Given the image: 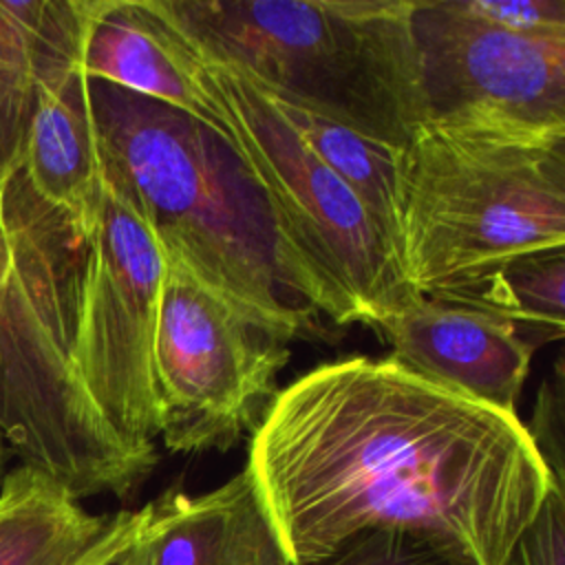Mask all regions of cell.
<instances>
[{
    "mask_svg": "<svg viewBox=\"0 0 565 565\" xmlns=\"http://www.w3.org/2000/svg\"><path fill=\"white\" fill-rule=\"evenodd\" d=\"M309 565H477L457 543L419 532L369 530Z\"/></svg>",
    "mask_w": 565,
    "mask_h": 565,
    "instance_id": "cell-17",
    "label": "cell"
},
{
    "mask_svg": "<svg viewBox=\"0 0 565 565\" xmlns=\"http://www.w3.org/2000/svg\"><path fill=\"white\" fill-rule=\"evenodd\" d=\"M146 565H291L247 468L201 494L179 488L143 505Z\"/></svg>",
    "mask_w": 565,
    "mask_h": 565,
    "instance_id": "cell-10",
    "label": "cell"
},
{
    "mask_svg": "<svg viewBox=\"0 0 565 565\" xmlns=\"http://www.w3.org/2000/svg\"><path fill=\"white\" fill-rule=\"evenodd\" d=\"M413 40L428 119L565 130V33H516L461 0L415 2Z\"/></svg>",
    "mask_w": 565,
    "mask_h": 565,
    "instance_id": "cell-8",
    "label": "cell"
},
{
    "mask_svg": "<svg viewBox=\"0 0 565 565\" xmlns=\"http://www.w3.org/2000/svg\"><path fill=\"white\" fill-rule=\"evenodd\" d=\"M271 97L404 148L428 121L413 0H152Z\"/></svg>",
    "mask_w": 565,
    "mask_h": 565,
    "instance_id": "cell-5",
    "label": "cell"
},
{
    "mask_svg": "<svg viewBox=\"0 0 565 565\" xmlns=\"http://www.w3.org/2000/svg\"><path fill=\"white\" fill-rule=\"evenodd\" d=\"M143 9L258 190L287 291L335 324L380 327L411 294L395 245L366 205L302 143L274 99L241 68L196 49L154 7Z\"/></svg>",
    "mask_w": 565,
    "mask_h": 565,
    "instance_id": "cell-4",
    "label": "cell"
},
{
    "mask_svg": "<svg viewBox=\"0 0 565 565\" xmlns=\"http://www.w3.org/2000/svg\"><path fill=\"white\" fill-rule=\"evenodd\" d=\"M84 0H0V190L20 168L42 88L79 64Z\"/></svg>",
    "mask_w": 565,
    "mask_h": 565,
    "instance_id": "cell-11",
    "label": "cell"
},
{
    "mask_svg": "<svg viewBox=\"0 0 565 565\" xmlns=\"http://www.w3.org/2000/svg\"><path fill=\"white\" fill-rule=\"evenodd\" d=\"M79 68L88 79L172 106L214 130L207 106L170 57L143 0H84Z\"/></svg>",
    "mask_w": 565,
    "mask_h": 565,
    "instance_id": "cell-13",
    "label": "cell"
},
{
    "mask_svg": "<svg viewBox=\"0 0 565 565\" xmlns=\"http://www.w3.org/2000/svg\"><path fill=\"white\" fill-rule=\"evenodd\" d=\"M88 102L104 183L249 320L298 338L305 311L285 296L267 207L230 146L188 113L99 79Z\"/></svg>",
    "mask_w": 565,
    "mask_h": 565,
    "instance_id": "cell-3",
    "label": "cell"
},
{
    "mask_svg": "<svg viewBox=\"0 0 565 565\" xmlns=\"http://www.w3.org/2000/svg\"><path fill=\"white\" fill-rule=\"evenodd\" d=\"M245 468L291 565L369 530L433 534L505 565L561 483L519 415L391 358L324 362L278 388Z\"/></svg>",
    "mask_w": 565,
    "mask_h": 565,
    "instance_id": "cell-1",
    "label": "cell"
},
{
    "mask_svg": "<svg viewBox=\"0 0 565 565\" xmlns=\"http://www.w3.org/2000/svg\"><path fill=\"white\" fill-rule=\"evenodd\" d=\"M110 514H90L46 475L18 466L0 486V565H75Z\"/></svg>",
    "mask_w": 565,
    "mask_h": 565,
    "instance_id": "cell-14",
    "label": "cell"
},
{
    "mask_svg": "<svg viewBox=\"0 0 565 565\" xmlns=\"http://www.w3.org/2000/svg\"><path fill=\"white\" fill-rule=\"evenodd\" d=\"M20 170L31 190L62 210L79 232L95 225L102 201V168L88 77L79 64L42 88Z\"/></svg>",
    "mask_w": 565,
    "mask_h": 565,
    "instance_id": "cell-12",
    "label": "cell"
},
{
    "mask_svg": "<svg viewBox=\"0 0 565 565\" xmlns=\"http://www.w3.org/2000/svg\"><path fill=\"white\" fill-rule=\"evenodd\" d=\"M0 466H2V439H0Z\"/></svg>",
    "mask_w": 565,
    "mask_h": 565,
    "instance_id": "cell-23",
    "label": "cell"
},
{
    "mask_svg": "<svg viewBox=\"0 0 565 565\" xmlns=\"http://www.w3.org/2000/svg\"><path fill=\"white\" fill-rule=\"evenodd\" d=\"M463 9L516 33H565V0H461Z\"/></svg>",
    "mask_w": 565,
    "mask_h": 565,
    "instance_id": "cell-19",
    "label": "cell"
},
{
    "mask_svg": "<svg viewBox=\"0 0 565 565\" xmlns=\"http://www.w3.org/2000/svg\"><path fill=\"white\" fill-rule=\"evenodd\" d=\"M0 254H2V227H0Z\"/></svg>",
    "mask_w": 565,
    "mask_h": 565,
    "instance_id": "cell-22",
    "label": "cell"
},
{
    "mask_svg": "<svg viewBox=\"0 0 565 565\" xmlns=\"http://www.w3.org/2000/svg\"><path fill=\"white\" fill-rule=\"evenodd\" d=\"M552 475L563 483V384L561 369L543 384L532 424L525 426Z\"/></svg>",
    "mask_w": 565,
    "mask_h": 565,
    "instance_id": "cell-21",
    "label": "cell"
},
{
    "mask_svg": "<svg viewBox=\"0 0 565 565\" xmlns=\"http://www.w3.org/2000/svg\"><path fill=\"white\" fill-rule=\"evenodd\" d=\"M141 523L143 508L110 514L104 532L75 565H146L139 545Z\"/></svg>",
    "mask_w": 565,
    "mask_h": 565,
    "instance_id": "cell-20",
    "label": "cell"
},
{
    "mask_svg": "<svg viewBox=\"0 0 565 565\" xmlns=\"http://www.w3.org/2000/svg\"><path fill=\"white\" fill-rule=\"evenodd\" d=\"M439 296L505 320L536 351L565 333V247L514 258L488 276Z\"/></svg>",
    "mask_w": 565,
    "mask_h": 565,
    "instance_id": "cell-16",
    "label": "cell"
},
{
    "mask_svg": "<svg viewBox=\"0 0 565 565\" xmlns=\"http://www.w3.org/2000/svg\"><path fill=\"white\" fill-rule=\"evenodd\" d=\"M0 227V439L77 501L128 497L159 461L161 247L104 179L79 232L15 170Z\"/></svg>",
    "mask_w": 565,
    "mask_h": 565,
    "instance_id": "cell-2",
    "label": "cell"
},
{
    "mask_svg": "<svg viewBox=\"0 0 565 565\" xmlns=\"http://www.w3.org/2000/svg\"><path fill=\"white\" fill-rule=\"evenodd\" d=\"M377 331L408 373L516 415L534 349L505 320L439 294H411Z\"/></svg>",
    "mask_w": 565,
    "mask_h": 565,
    "instance_id": "cell-9",
    "label": "cell"
},
{
    "mask_svg": "<svg viewBox=\"0 0 565 565\" xmlns=\"http://www.w3.org/2000/svg\"><path fill=\"white\" fill-rule=\"evenodd\" d=\"M565 247V130L428 119L402 148L399 263L415 294Z\"/></svg>",
    "mask_w": 565,
    "mask_h": 565,
    "instance_id": "cell-6",
    "label": "cell"
},
{
    "mask_svg": "<svg viewBox=\"0 0 565 565\" xmlns=\"http://www.w3.org/2000/svg\"><path fill=\"white\" fill-rule=\"evenodd\" d=\"M271 99L302 143L366 205L399 256L402 148L375 141L300 106Z\"/></svg>",
    "mask_w": 565,
    "mask_h": 565,
    "instance_id": "cell-15",
    "label": "cell"
},
{
    "mask_svg": "<svg viewBox=\"0 0 565 565\" xmlns=\"http://www.w3.org/2000/svg\"><path fill=\"white\" fill-rule=\"evenodd\" d=\"M161 254L152 347L157 437L172 452H223L258 428L278 393L289 340L249 320L177 252L161 247Z\"/></svg>",
    "mask_w": 565,
    "mask_h": 565,
    "instance_id": "cell-7",
    "label": "cell"
},
{
    "mask_svg": "<svg viewBox=\"0 0 565 565\" xmlns=\"http://www.w3.org/2000/svg\"><path fill=\"white\" fill-rule=\"evenodd\" d=\"M505 565H565V494L561 483L552 486Z\"/></svg>",
    "mask_w": 565,
    "mask_h": 565,
    "instance_id": "cell-18",
    "label": "cell"
}]
</instances>
